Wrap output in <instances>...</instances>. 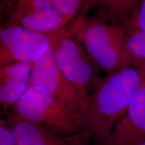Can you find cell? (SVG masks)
Listing matches in <instances>:
<instances>
[{"mask_svg":"<svg viewBox=\"0 0 145 145\" xmlns=\"http://www.w3.org/2000/svg\"><path fill=\"white\" fill-rule=\"evenodd\" d=\"M144 85L140 73L132 67L99 79L84 116V131L94 144L104 145L114 126L126 114L132 96Z\"/></svg>","mask_w":145,"mask_h":145,"instance_id":"cell-1","label":"cell"},{"mask_svg":"<svg viewBox=\"0 0 145 145\" xmlns=\"http://www.w3.org/2000/svg\"><path fill=\"white\" fill-rule=\"evenodd\" d=\"M86 18L79 16L71 24L61 28L54 34L51 45L60 70L80 95L90 102L94 87L101 77L100 69L77 36Z\"/></svg>","mask_w":145,"mask_h":145,"instance_id":"cell-2","label":"cell"},{"mask_svg":"<svg viewBox=\"0 0 145 145\" xmlns=\"http://www.w3.org/2000/svg\"><path fill=\"white\" fill-rule=\"evenodd\" d=\"M127 29L94 17L85 20L77 36L100 70L108 75L128 67L126 61Z\"/></svg>","mask_w":145,"mask_h":145,"instance_id":"cell-3","label":"cell"},{"mask_svg":"<svg viewBox=\"0 0 145 145\" xmlns=\"http://www.w3.org/2000/svg\"><path fill=\"white\" fill-rule=\"evenodd\" d=\"M22 118L61 134L84 131V115L36 89L31 85L14 107Z\"/></svg>","mask_w":145,"mask_h":145,"instance_id":"cell-4","label":"cell"},{"mask_svg":"<svg viewBox=\"0 0 145 145\" xmlns=\"http://www.w3.org/2000/svg\"><path fill=\"white\" fill-rule=\"evenodd\" d=\"M30 85L78 113L88 112L89 101L80 95L60 70L51 44L42 50L33 63Z\"/></svg>","mask_w":145,"mask_h":145,"instance_id":"cell-5","label":"cell"},{"mask_svg":"<svg viewBox=\"0 0 145 145\" xmlns=\"http://www.w3.org/2000/svg\"><path fill=\"white\" fill-rule=\"evenodd\" d=\"M1 27L21 26L53 36L63 23L50 0H1Z\"/></svg>","mask_w":145,"mask_h":145,"instance_id":"cell-6","label":"cell"},{"mask_svg":"<svg viewBox=\"0 0 145 145\" xmlns=\"http://www.w3.org/2000/svg\"><path fill=\"white\" fill-rule=\"evenodd\" d=\"M53 36L21 26L1 27L0 67L16 63L33 64L42 50L51 44Z\"/></svg>","mask_w":145,"mask_h":145,"instance_id":"cell-7","label":"cell"},{"mask_svg":"<svg viewBox=\"0 0 145 145\" xmlns=\"http://www.w3.org/2000/svg\"><path fill=\"white\" fill-rule=\"evenodd\" d=\"M6 122L14 132L17 145H88L91 140L86 132L59 133L22 118L14 111L8 114Z\"/></svg>","mask_w":145,"mask_h":145,"instance_id":"cell-8","label":"cell"},{"mask_svg":"<svg viewBox=\"0 0 145 145\" xmlns=\"http://www.w3.org/2000/svg\"><path fill=\"white\" fill-rule=\"evenodd\" d=\"M145 142V85L137 89L128 110L104 145H140Z\"/></svg>","mask_w":145,"mask_h":145,"instance_id":"cell-9","label":"cell"},{"mask_svg":"<svg viewBox=\"0 0 145 145\" xmlns=\"http://www.w3.org/2000/svg\"><path fill=\"white\" fill-rule=\"evenodd\" d=\"M33 64L16 63L0 67V103L5 110L15 107L30 86Z\"/></svg>","mask_w":145,"mask_h":145,"instance_id":"cell-10","label":"cell"},{"mask_svg":"<svg viewBox=\"0 0 145 145\" xmlns=\"http://www.w3.org/2000/svg\"><path fill=\"white\" fill-rule=\"evenodd\" d=\"M142 0H91L90 8H95V17L125 26L135 15Z\"/></svg>","mask_w":145,"mask_h":145,"instance_id":"cell-11","label":"cell"},{"mask_svg":"<svg viewBox=\"0 0 145 145\" xmlns=\"http://www.w3.org/2000/svg\"><path fill=\"white\" fill-rule=\"evenodd\" d=\"M63 18L61 28L69 24L79 12L86 15L91 6V0H50Z\"/></svg>","mask_w":145,"mask_h":145,"instance_id":"cell-12","label":"cell"},{"mask_svg":"<svg viewBox=\"0 0 145 145\" xmlns=\"http://www.w3.org/2000/svg\"><path fill=\"white\" fill-rule=\"evenodd\" d=\"M126 29V61L130 67L133 59H145V32Z\"/></svg>","mask_w":145,"mask_h":145,"instance_id":"cell-13","label":"cell"},{"mask_svg":"<svg viewBox=\"0 0 145 145\" xmlns=\"http://www.w3.org/2000/svg\"><path fill=\"white\" fill-rule=\"evenodd\" d=\"M124 27L130 30L145 32V0H142L135 15Z\"/></svg>","mask_w":145,"mask_h":145,"instance_id":"cell-14","label":"cell"},{"mask_svg":"<svg viewBox=\"0 0 145 145\" xmlns=\"http://www.w3.org/2000/svg\"><path fill=\"white\" fill-rule=\"evenodd\" d=\"M0 145H17L13 131L2 119L0 124Z\"/></svg>","mask_w":145,"mask_h":145,"instance_id":"cell-15","label":"cell"},{"mask_svg":"<svg viewBox=\"0 0 145 145\" xmlns=\"http://www.w3.org/2000/svg\"><path fill=\"white\" fill-rule=\"evenodd\" d=\"M130 67L136 69L138 71L145 83V59H133L130 63Z\"/></svg>","mask_w":145,"mask_h":145,"instance_id":"cell-16","label":"cell"},{"mask_svg":"<svg viewBox=\"0 0 145 145\" xmlns=\"http://www.w3.org/2000/svg\"><path fill=\"white\" fill-rule=\"evenodd\" d=\"M140 145H145V142H143V143H142V144H141Z\"/></svg>","mask_w":145,"mask_h":145,"instance_id":"cell-17","label":"cell"}]
</instances>
